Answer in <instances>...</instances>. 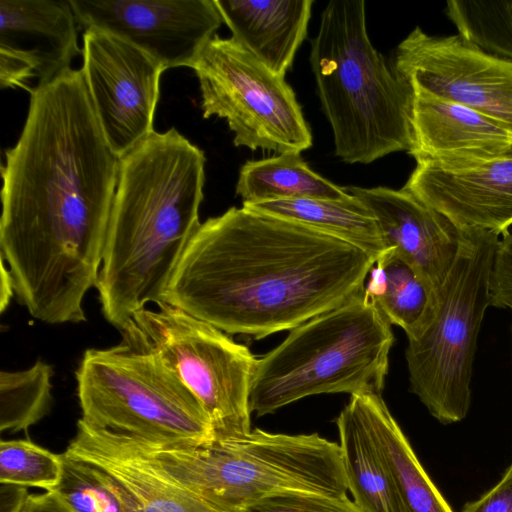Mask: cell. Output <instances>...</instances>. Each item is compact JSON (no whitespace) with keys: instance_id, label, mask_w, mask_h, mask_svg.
Returning a JSON list of instances; mask_svg holds the SVG:
<instances>
[{"instance_id":"1","label":"cell","mask_w":512,"mask_h":512,"mask_svg":"<svg viewBox=\"0 0 512 512\" xmlns=\"http://www.w3.org/2000/svg\"><path fill=\"white\" fill-rule=\"evenodd\" d=\"M119 163L81 69L32 88L1 167L0 249L33 318L86 321L83 300L102 265Z\"/></svg>"},{"instance_id":"2","label":"cell","mask_w":512,"mask_h":512,"mask_svg":"<svg viewBox=\"0 0 512 512\" xmlns=\"http://www.w3.org/2000/svg\"><path fill=\"white\" fill-rule=\"evenodd\" d=\"M374 265L351 244L242 205L201 223L164 303L257 340L340 306Z\"/></svg>"},{"instance_id":"3","label":"cell","mask_w":512,"mask_h":512,"mask_svg":"<svg viewBox=\"0 0 512 512\" xmlns=\"http://www.w3.org/2000/svg\"><path fill=\"white\" fill-rule=\"evenodd\" d=\"M204 152L175 128L154 131L120 157L95 288L121 330L147 304L164 303L171 277L201 225Z\"/></svg>"},{"instance_id":"4","label":"cell","mask_w":512,"mask_h":512,"mask_svg":"<svg viewBox=\"0 0 512 512\" xmlns=\"http://www.w3.org/2000/svg\"><path fill=\"white\" fill-rule=\"evenodd\" d=\"M309 60L339 159L368 164L410 151L413 89L372 45L364 1L327 4Z\"/></svg>"},{"instance_id":"5","label":"cell","mask_w":512,"mask_h":512,"mask_svg":"<svg viewBox=\"0 0 512 512\" xmlns=\"http://www.w3.org/2000/svg\"><path fill=\"white\" fill-rule=\"evenodd\" d=\"M125 436L172 479L227 512H243L286 491L333 496L349 491L340 445L317 433L275 434L256 428L200 443Z\"/></svg>"},{"instance_id":"6","label":"cell","mask_w":512,"mask_h":512,"mask_svg":"<svg viewBox=\"0 0 512 512\" xmlns=\"http://www.w3.org/2000/svg\"><path fill=\"white\" fill-rule=\"evenodd\" d=\"M393 342L391 324L363 290L257 360L250 410L260 417L312 395L381 394Z\"/></svg>"},{"instance_id":"7","label":"cell","mask_w":512,"mask_h":512,"mask_svg":"<svg viewBox=\"0 0 512 512\" xmlns=\"http://www.w3.org/2000/svg\"><path fill=\"white\" fill-rule=\"evenodd\" d=\"M499 234L463 228L455 262L437 291L429 325L408 340L411 391L443 424L462 420L471 403L477 337L490 305V277Z\"/></svg>"},{"instance_id":"8","label":"cell","mask_w":512,"mask_h":512,"mask_svg":"<svg viewBox=\"0 0 512 512\" xmlns=\"http://www.w3.org/2000/svg\"><path fill=\"white\" fill-rule=\"evenodd\" d=\"M82 421L149 442L213 440L210 419L155 354L121 342L87 349L75 371Z\"/></svg>"},{"instance_id":"9","label":"cell","mask_w":512,"mask_h":512,"mask_svg":"<svg viewBox=\"0 0 512 512\" xmlns=\"http://www.w3.org/2000/svg\"><path fill=\"white\" fill-rule=\"evenodd\" d=\"M142 309L122 342L155 354L199 401L217 439L251 431L250 391L257 358L227 333L168 303Z\"/></svg>"},{"instance_id":"10","label":"cell","mask_w":512,"mask_h":512,"mask_svg":"<svg viewBox=\"0 0 512 512\" xmlns=\"http://www.w3.org/2000/svg\"><path fill=\"white\" fill-rule=\"evenodd\" d=\"M192 69L203 117L225 119L236 147L281 154L312 146L311 129L285 77L234 39L214 35Z\"/></svg>"},{"instance_id":"11","label":"cell","mask_w":512,"mask_h":512,"mask_svg":"<svg viewBox=\"0 0 512 512\" xmlns=\"http://www.w3.org/2000/svg\"><path fill=\"white\" fill-rule=\"evenodd\" d=\"M412 88L469 107L512 131V60L460 35L431 36L416 27L392 61Z\"/></svg>"},{"instance_id":"12","label":"cell","mask_w":512,"mask_h":512,"mask_svg":"<svg viewBox=\"0 0 512 512\" xmlns=\"http://www.w3.org/2000/svg\"><path fill=\"white\" fill-rule=\"evenodd\" d=\"M83 77L107 141L120 158L154 132L164 69L113 34L83 33Z\"/></svg>"},{"instance_id":"13","label":"cell","mask_w":512,"mask_h":512,"mask_svg":"<svg viewBox=\"0 0 512 512\" xmlns=\"http://www.w3.org/2000/svg\"><path fill=\"white\" fill-rule=\"evenodd\" d=\"M79 28L138 47L164 70L192 68L223 23L214 0H70Z\"/></svg>"},{"instance_id":"14","label":"cell","mask_w":512,"mask_h":512,"mask_svg":"<svg viewBox=\"0 0 512 512\" xmlns=\"http://www.w3.org/2000/svg\"><path fill=\"white\" fill-rule=\"evenodd\" d=\"M70 0H0V86L30 92L51 82L82 55Z\"/></svg>"},{"instance_id":"15","label":"cell","mask_w":512,"mask_h":512,"mask_svg":"<svg viewBox=\"0 0 512 512\" xmlns=\"http://www.w3.org/2000/svg\"><path fill=\"white\" fill-rule=\"evenodd\" d=\"M403 188L461 229L503 234L512 225V148L466 167L417 164Z\"/></svg>"},{"instance_id":"16","label":"cell","mask_w":512,"mask_h":512,"mask_svg":"<svg viewBox=\"0 0 512 512\" xmlns=\"http://www.w3.org/2000/svg\"><path fill=\"white\" fill-rule=\"evenodd\" d=\"M346 188L373 214L387 249L438 290L458 255L462 229L404 188Z\"/></svg>"},{"instance_id":"17","label":"cell","mask_w":512,"mask_h":512,"mask_svg":"<svg viewBox=\"0 0 512 512\" xmlns=\"http://www.w3.org/2000/svg\"><path fill=\"white\" fill-rule=\"evenodd\" d=\"M413 89L412 146L417 162L445 169L498 157L512 148V131L457 102Z\"/></svg>"},{"instance_id":"18","label":"cell","mask_w":512,"mask_h":512,"mask_svg":"<svg viewBox=\"0 0 512 512\" xmlns=\"http://www.w3.org/2000/svg\"><path fill=\"white\" fill-rule=\"evenodd\" d=\"M65 452L111 474L135 499L141 512H227L172 479L123 434L79 419Z\"/></svg>"},{"instance_id":"19","label":"cell","mask_w":512,"mask_h":512,"mask_svg":"<svg viewBox=\"0 0 512 512\" xmlns=\"http://www.w3.org/2000/svg\"><path fill=\"white\" fill-rule=\"evenodd\" d=\"M231 38L285 77L307 37L313 0H214Z\"/></svg>"},{"instance_id":"20","label":"cell","mask_w":512,"mask_h":512,"mask_svg":"<svg viewBox=\"0 0 512 512\" xmlns=\"http://www.w3.org/2000/svg\"><path fill=\"white\" fill-rule=\"evenodd\" d=\"M392 475L402 512H453L418 461L380 393L351 395Z\"/></svg>"},{"instance_id":"21","label":"cell","mask_w":512,"mask_h":512,"mask_svg":"<svg viewBox=\"0 0 512 512\" xmlns=\"http://www.w3.org/2000/svg\"><path fill=\"white\" fill-rule=\"evenodd\" d=\"M348 490L363 512H402L390 470L354 400L336 419Z\"/></svg>"},{"instance_id":"22","label":"cell","mask_w":512,"mask_h":512,"mask_svg":"<svg viewBox=\"0 0 512 512\" xmlns=\"http://www.w3.org/2000/svg\"><path fill=\"white\" fill-rule=\"evenodd\" d=\"M243 206L311 227L357 247L375 262L388 250L375 217L354 195L346 200L298 198Z\"/></svg>"},{"instance_id":"23","label":"cell","mask_w":512,"mask_h":512,"mask_svg":"<svg viewBox=\"0 0 512 512\" xmlns=\"http://www.w3.org/2000/svg\"><path fill=\"white\" fill-rule=\"evenodd\" d=\"M366 295L392 325L401 327L409 339L418 337L431 322L437 291L393 248L375 262Z\"/></svg>"},{"instance_id":"24","label":"cell","mask_w":512,"mask_h":512,"mask_svg":"<svg viewBox=\"0 0 512 512\" xmlns=\"http://www.w3.org/2000/svg\"><path fill=\"white\" fill-rule=\"evenodd\" d=\"M243 204L285 199L315 198L346 200L352 197L340 187L310 169L300 152H285L245 162L236 183Z\"/></svg>"},{"instance_id":"25","label":"cell","mask_w":512,"mask_h":512,"mask_svg":"<svg viewBox=\"0 0 512 512\" xmlns=\"http://www.w3.org/2000/svg\"><path fill=\"white\" fill-rule=\"evenodd\" d=\"M55 492L75 512H141L135 499L101 467L64 452Z\"/></svg>"},{"instance_id":"26","label":"cell","mask_w":512,"mask_h":512,"mask_svg":"<svg viewBox=\"0 0 512 512\" xmlns=\"http://www.w3.org/2000/svg\"><path fill=\"white\" fill-rule=\"evenodd\" d=\"M53 367L37 360L31 367L0 373V430L18 432L39 422L52 403Z\"/></svg>"},{"instance_id":"27","label":"cell","mask_w":512,"mask_h":512,"mask_svg":"<svg viewBox=\"0 0 512 512\" xmlns=\"http://www.w3.org/2000/svg\"><path fill=\"white\" fill-rule=\"evenodd\" d=\"M446 12L462 38L512 60V1L450 0Z\"/></svg>"},{"instance_id":"28","label":"cell","mask_w":512,"mask_h":512,"mask_svg":"<svg viewBox=\"0 0 512 512\" xmlns=\"http://www.w3.org/2000/svg\"><path fill=\"white\" fill-rule=\"evenodd\" d=\"M60 454L30 440H1L0 483L53 490L60 481Z\"/></svg>"},{"instance_id":"29","label":"cell","mask_w":512,"mask_h":512,"mask_svg":"<svg viewBox=\"0 0 512 512\" xmlns=\"http://www.w3.org/2000/svg\"><path fill=\"white\" fill-rule=\"evenodd\" d=\"M243 512H363L347 494L286 491L266 497Z\"/></svg>"},{"instance_id":"30","label":"cell","mask_w":512,"mask_h":512,"mask_svg":"<svg viewBox=\"0 0 512 512\" xmlns=\"http://www.w3.org/2000/svg\"><path fill=\"white\" fill-rule=\"evenodd\" d=\"M490 305L512 310V234L503 233L490 277Z\"/></svg>"},{"instance_id":"31","label":"cell","mask_w":512,"mask_h":512,"mask_svg":"<svg viewBox=\"0 0 512 512\" xmlns=\"http://www.w3.org/2000/svg\"><path fill=\"white\" fill-rule=\"evenodd\" d=\"M461 512H512V464L490 491L468 503Z\"/></svg>"},{"instance_id":"32","label":"cell","mask_w":512,"mask_h":512,"mask_svg":"<svg viewBox=\"0 0 512 512\" xmlns=\"http://www.w3.org/2000/svg\"><path fill=\"white\" fill-rule=\"evenodd\" d=\"M21 512H75L55 492L29 494Z\"/></svg>"},{"instance_id":"33","label":"cell","mask_w":512,"mask_h":512,"mask_svg":"<svg viewBox=\"0 0 512 512\" xmlns=\"http://www.w3.org/2000/svg\"><path fill=\"white\" fill-rule=\"evenodd\" d=\"M28 495L25 486L1 484L0 512H21Z\"/></svg>"},{"instance_id":"34","label":"cell","mask_w":512,"mask_h":512,"mask_svg":"<svg viewBox=\"0 0 512 512\" xmlns=\"http://www.w3.org/2000/svg\"><path fill=\"white\" fill-rule=\"evenodd\" d=\"M15 295L13 278L11 273L1 258V274H0V311L4 312L8 307L11 298Z\"/></svg>"}]
</instances>
